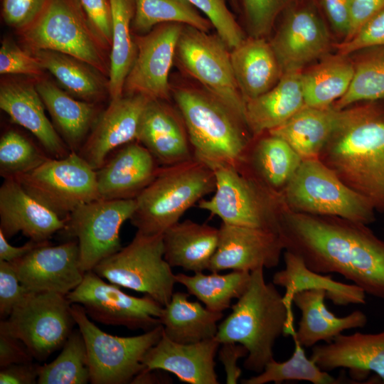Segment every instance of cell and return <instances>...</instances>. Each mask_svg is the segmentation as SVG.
<instances>
[{"instance_id": "obj_43", "label": "cell", "mask_w": 384, "mask_h": 384, "mask_svg": "<svg viewBox=\"0 0 384 384\" xmlns=\"http://www.w3.org/2000/svg\"><path fill=\"white\" fill-rule=\"evenodd\" d=\"M26 136L11 129L0 139V175L16 178L43 164L48 156Z\"/></svg>"}, {"instance_id": "obj_58", "label": "cell", "mask_w": 384, "mask_h": 384, "mask_svg": "<svg viewBox=\"0 0 384 384\" xmlns=\"http://www.w3.org/2000/svg\"><path fill=\"white\" fill-rule=\"evenodd\" d=\"M230 6L232 9L237 12V1L236 0H228Z\"/></svg>"}, {"instance_id": "obj_35", "label": "cell", "mask_w": 384, "mask_h": 384, "mask_svg": "<svg viewBox=\"0 0 384 384\" xmlns=\"http://www.w3.org/2000/svg\"><path fill=\"white\" fill-rule=\"evenodd\" d=\"M189 294L174 292L159 318L164 334L180 343H193L214 338L223 312H215L198 302L190 301Z\"/></svg>"}, {"instance_id": "obj_17", "label": "cell", "mask_w": 384, "mask_h": 384, "mask_svg": "<svg viewBox=\"0 0 384 384\" xmlns=\"http://www.w3.org/2000/svg\"><path fill=\"white\" fill-rule=\"evenodd\" d=\"M183 26L178 23H164L146 34L134 35L137 55L124 82L127 95L169 102L172 95L169 73Z\"/></svg>"}, {"instance_id": "obj_54", "label": "cell", "mask_w": 384, "mask_h": 384, "mask_svg": "<svg viewBox=\"0 0 384 384\" xmlns=\"http://www.w3.org/2000/svg\"><path fill=\"white\" fill-rule=\"evenodd\" d=\"M384 9V0H351L350 27L343 41L350 40L370 18Z\"/></svg>"}, {"instance_id": "obj_34", "label": "cell", "mask_w": 384, "mask_h": 384, "mask_svg": "<svg viewBox=\"0 0 384 384\" xmlns=\"http://www.w3.org/2000/svg\"><path fill=\"white\" fill-rule=\"evenodd\" d=\"M218 238V228L191 220L178 221L163 233L164 259L171 267L194 273L208 270Z\"/></svg>"}, {"instance_id": "obj_49", "label": "cell", "mask_w": 384, "mask_h": 384, "mask_svg": "<svg viewBox=\"0 0 384 384\" xmlns=\"http://www.w3.org/2000/svg\"><path fill=\"white\" fill-rule=\"evenodd\" d=\"M28 290L21 284L9 262L0 260V317L7 318Z\"/></svg>"}, {"instance_id": "obj_10", "label": "cell", "mask_w": 384, "mask_h": 384, "mask_svg": "<svg viewBox=\"0 0 384 384\" xmlns=\"http://www.w3.org/2000/svg\"><path fill=\"white\" fill-rule=\"evenodd\" d=\"M76 324L65 295L27 291L9 316L0 321V334L21 340L34 359L46 360L63 348Z\"/></svg>"}, {"instance_id": "obj_28", "label": "cell", "mask_w": 384, "mask_h": 384, "mask_svg": "<svg viewBox=\"0 0 384 384\" xmlns=\"http://www.w3.org/2000/svg\"><path fill=\"white\" fill-rule=\"evenodd\" d=\"M302 160L286 141L267 132L252 138L235 168L282 194Z\"/></svg>"}, {"instance_id": "obj_41", "label": "cell", "mask_w": 384, "mask_h": 384, "mask_svg": "<svg viewBox=\"0 0 384 384\" xmlns=\"http://www.w3.org/2000/svg\"><path fill=\"white\" fill-rule=\"evenodd\" d=\"M59 355L49 363L38 365V384L90 383L87 348L78 329L72 331Z\"/></svg>"}, {"instance_id": "obj_23", "label": "cell", "mask_w": 384, "mask_h": 384, "mask_svg": "<svg viewBox=\"0 0 384 384\" xmlns=\"http://www.w3.org/2000/svg\"><path fill=\"white\" fill-rule=\"evenodd\" d=\"M65 226V220L33 198L17 180L4 178L0 187V230L6 238L21 233L35 242L48 241Z\"/></svg>"}, {"instance_id": "obj_3", "label": "cell", "mask_w": 384, "mask_h": 384, "mask_svg": "<svg viewBox=\"0 0 384 384\" xmlns=\"http://www.w3.org/2000/svg\"><path fill=\"white\" fill-rule=\"evenodd\" d=\"M273 282H266L264 269L250 272L248 286L218 325L215 339L243 345L248 351L244 368L261 373L274 359V346L284 331L287 310L283 295Z\"/></svg>"}, {"instance_id": "obj_30", "label": "cell", "mask_w": 384, "mask_h": 384, "mask_svg": "<svg viewBox=\"0 0 384 384\" xmlns=\"http://www.w3.org/2000/svg\"><path fill=\"white\" fill-rule=\"evenodd\" d=\"M351 108L338 110L304 106L271 134L286 141L302 159L318 158L331 135L342 125Z\"/></svg>"}, {"instance_id": "obj_46", "label": "cell", "mask_w": 384, "mask_h": 384, "mask_svg": "<svg viewBox=\"0 0 384 384\" xmlns=\"http://www.w3.org/2000/svg\"><path fill=\"white\" fill-rule=\"evenodd\" d=\"M211 22L218 36L231 50L246 37L235 16L230 9L228 0H187Z\"/></svg>"}, {"instance_id": "obj_9", "label": "cell", "mask_w": 384, "mask_h": 384, "mask_svg": "<svg viewBox=\"0 0 384 384\" xmlns=\"http://www.w3.org/2000/svg\"><path fill=\"white\" fill-rule=\"evenodd\" d=\"M71 313L85 342L92 384L131 383L144 369V356L163 335L160 324L134 336H114L94 324L81 305L71 304Z\"/></svg>"}, {"instance_id": "obj_15", "label": "cell", "mask_w": 384, "mask_h": 384, "mask_svg": "<svg viewBox=\"0 0 384 384\" xmlns=\"http://www.w3.org/2000/svg\"><path fill=\"white\" fill-rule=\"evenodd\" d=\"M136 206V198H99L82 205L69 215L63 230L77 239L85 272L92 270L122 248L120 228L130 220Z\"/></svg>"}, {"instance_id": "obj_33", "label": "cell", "mask_w": 384, "mask_h": 384, "mask_svg": "<svg viewBox=\"0 0 384 384\" xmlns=\"http://www.w3.org/2000/svg\"><path fill=\"white\" fill-rule=\"evenodd\" d=\"M36 87L57 132L70 151L78 152L98 117L95 104L75 100L47 80L38 79Z\"/></svg>"}, {"instance_id": "obj_45", "label": "cell", "mask_w": 384, "mask_h": 384, "mask_svg": "<svg viewBox=\"0 0 384 384\" xmlns=\"http://www.w3.org/2000/svg\"><path fill=\"white\" fill-rule=\"evenodd\" d=\"M249 36L265 38L279 16L287 8L302 0H236Z\"/></svg>"}, {"instance_id": "obj_55", "label": "cell", "mask_w": 384, "mask_h": 384, "mask_svg": "<svg viewBox=\"0 0 384 384\" xmlns=\"http://www.w3.org/2000/svg\"><path fill=\"white\" fill-rule=\"evenodd\" d=\"M34 359L26 346L19 339L0 334V367L30 363Z\"/></svg>"}, {"instance_id": "obj_32", "label": "cell", "mask_w": 384, "mask_h": 384, "mask_svg": "<svg viewBox=\"0 0 384 384\" xmlns=\"http://www.w3.org/2000/svg\"><path fill=\"white\" fill-rule=\"evenodd\" d=\"M302 73H283L272 89L245 103V123L252 137L279 127L305 106Z\"/></svg>"}, {"instance_id": "obj_8", "label": "cell", "mask_w": 384, "mask_h": 384, "mask_svg": "<svg viewBox=\"0 0 384 384\" xmlns=\"http://www.w3.org/2000/svg\"><path fill=\"white\" fill-rule=\"evenodd\" d=\"M282 196L293 212L337 216L368 225L375 221L373 206L318 158L302 160Z\"/></svg>"}, {"instance_id": "obj_38", "label": "cell", "mask_w": 384, "mask_h": 384, "mask_svg": "<svg viewBox=\"0 0 384 384\" xmlns=\"http://www.w3.org/2000/svg\"><path fill=\"white\" fill-rule=\"evenodd\" d=\"M354 73V65L346 55L326 57L308 71L302 73L305 106L326 108L348 90Z\"/></svg>"}, {"instance_id": "obj_16", "label": "cell", "mask_w": 384, "mask_h": 384, "mask_svg": "<svg viewBox=\"0 0 384 384\" xmlns=\"http://www.w3.org/2000/svg\"><path fill=\"white\" fill-rule=\"evenodd\" d=\"M279 18V26L270 43L283 73L301 71L330 50L331 36L318 0H302Z\"/></svg>"}, {"instance_id": "obj_26", "label": "cell", "mask_w": 384, "mask_h": 384, "mask_svg": "<svg viewBox=\"0 0 384 384\" xmlns=\"http://www.w3.org/2000/svg\"><path fill=\"white\" fill-rule=\"evenodd\" d=\"M44 107L36 83L15 80H1V109L14 122L33 134L51 157H65L71 151L49 121Z\"/></svg>"}, {"instance_id": "obj_13", "label": "cell", "mask_w": 384, "mask_h": 384, "mask_svg": "<svg viewBox=\"0 0 384 384\" xmlns=\"http://www.w3.org/2000/svg\"><path fill=\"white\" fill-rule=\"evenodd\" d=\"M175 60L187 74L245 122V102L234 76L230 50L218 34L184 25Z\"/></svg>"}, {"instance_id": "obj_7", "label": "cell", "mask_w": 384, "mask_h": 384, "mask_svg": "<svg viewBox=\"0 0 384 384\" xmlns=\"http://www.w3.org/2000/svg\"><path fill=\"white\" fill-rule=\"evenodd\" d=\"M208 165L215 173L216 188L210 198L198 203V208L218 216L227 224L266 229L277 233L285 208L282 194L231 165Z\"/></svg>"}, {"instance_id": "obj_25", "label": "cell", "mask_w": 384, "mask_h": 384, "mask_svg": "<svg viewBox=\"0 0 384 384\" xmlns=\"http://www.w3.org/2000/svg\"><path fill=\"white\" fill-rule=\"evenodd\" d=\"M310 358L324 371L348 368L356 378L373 372L384 383V330L341 334L330 343L314 346Z\"/></svg>"}, {"instance_id": "obj_39", "label": "cell", "mask_w": 384, "mask_h": 384, "mask_svg": "<svg viewBox=\"0 0 384 384\" xmlns=\"http://www.w3.org/2000/svg\"><path fill=\"white\" fill-rule=\"evenodd\" d=\"M175 278L177 283L184 286L188 294L195 296L207 309L223 312L230 307L233 299H238L245 291L250 272L233 270L224 274L218 272L205 274L200 272L191 276L178 273Z\"/></svg>"}, {"instance_id": "obj_6", "label": "cell", "mask_w": 384, "mask_h": 384, "mask_svg": "<svg viewBox=\"0 0 384 384\" xmlns=\"http://www.w3.org/2000/svg\"><path fill=\"white\" fill-rule=\"evenodd\" d=\"M17 34L28 52H61L109 77L110 50L95 31L80 0H47L39 14Z\"/></svg>"}, {"instance_id": "obj_4", "label": "cell", "mask_w": 384, "mask_h": 384, "mask_svg": "<svg viewBox=\"0 0 384 384\" xmlns=\"http://www.w3.org/2000/svg\"><path fill=\"white\" fill-rule=\"evenodd\" d=\"M172 95L195 157L237 167L252 138L243 119L206 90L180 87Z\"/></svg>"}, {"instance_id": "obj_40", "label": "cell", "mask_w": 384, "mask_h": 384, "mask_svg": "<svg viewBox=\"0 0 384 384\" xmlns=\"http://www.w3.org/2000/svg\"><path fill=\"white\" fill-rule=\"evenodd\" d=\"M134 1L132 28L137 35L146 34L164 23H178L208 33L213 28L211 22L187 0Z\"/></svg>"}, {"instance_id": "obj_42", "label": "cell", "mask_w": 384, "mask_h": 384, "mask_svg": "<svg viewBox=\"0 0 384 384\" xmlns=\"http://www.w3.org/2000/svg\"><path fill=\"white\" fill-rule=\"evenodd\" d=\"M294 341L292 356L285 361L274 359L265 366L258 375L242 380L243 384L281 383L288 380L309 381L313 384L345 383L346 380L335 378L329 372L321 370L310 358H307L304 347Z\"/></svg>"}, {"instance_id": "obj_1", "label": "cell", "mask_w": 384, "mask_h": 384, "mask_svg": "<svg viewBox=\"0 0 384 384\" xmlns=\"http://www.w3.org/2000/svg\"><path fill=\"white\" fill-rule=\"evenodd\" d=\"M277 233L284 250L302 257L312 271L339 274L366 294L384 299V240L368 225L285 207Z\"/></svg>"}, {"instance_id": "obj_31", "label": "cell", "mask_w": 384, "mask_h": 384, "mask_svg": "<svg viewBox=\"0 0 384 384\" xmlns=\"http://www.w3.org/2000/svg\"><path fill=\"white\" fill-rule=\"evenodd\" d=\"M234 76L246 103L270 89L283 75L270 41L249 36L230 50Z\"/></svg>"}, {"instance_id": "obj_27", "label": "cell", "mask_w": 384, "mask_h": 384, "mask_svg": "<svg viewBox=\"0 0 384 384\" xmlns=\"http://www.w3.org/2000/svg\"><path fill=\"white\" fill-rule=\"evenodd\" d=\"M283 255L285 267L274 273L272 282L285 289L283 301L287 310V321L284 336H292L296 331L292 305L294 296L298 292L322 289L326 292V298L336 305L366 303V293L357 285L335 281L331 274L312 271L307 267L303 259L294 253L284 250Z\"/></svg>"}, {"instance_id": "obj_51", "label": "cell", "mask_w": 384, "mask_h": 384, "mask_svg": "<svg viewBox=\"0 0 384 384\" xmlns=\"http://www.w3.org/2000/svg\"><path fill=\"white\" fill-rule=\"evenodd\" d=\"M96 33L111 50L112 17L110 0H80Z\"/></svg>"}, {"instance_id": "obj_18", "label": "cell", "mask_w": 384, "mask_h": 384, "mask_svg": "<svg viewBox=\"0 0 384 384\" xmlns=\"http://www.w3.org/2000/svg\"><path fill=\"white\" fill-rule=\"evenodd\" d=\"M21 284L28 290L67 295L82 281L78 240L51 245L46 241L11 262Z\"/></svg>"}, {"instance_id": "obj_44", "label": "cell", "mask_w": 384, "mask_h": 384, "mask_svg": "<svg viewBox=\"0 0 384 384\" xmlns=\"http://www.w3.org/2000/svg\"><path fill=\"white\" fill-rule=\"evenodd\" d=\"M384 98V51L366 57L354 65L346 92L333 106L338 110L361 101Z\"/></svg>"}, {"instance_id": "obj_22", "label": "cell", "mask_w": 384, "mask_h": 384, "mask_svg": "<svg viewBox=\"0 0 384 384\" xmlns=\"http://www.w3.org/2000/svg\"><path fill=\"white\" fill-rule=\"evenodd\" d=\"M220 343L214 338L180 343L163 331L159 341L145 354V370H165L191 384H218L215 356Z\"/></svg>"}, {"instance_id": "obj_57", "label": "cell", "mask_w": 384, "mask_h": 384, "mask_svg": "<svg viewBox=\"0 0 384 384\" xmlns=\"http://www.w3.org/2000/svg\"><path fill=\"white\" fill-rule=\"evenodd\" d=\"M45 242H38L29 240V241L22 246H12L8 242L7 238L0 230V260L12 262L23 257L32 250Z\"/></svg>"}, {"instance_id": "obj_36", "label": "cell", "mask_w": 384, "mask_h": 384, "mask_svg": "<svg viewBox=\"0 0 384 384\" xmlns=\"http://www.w3.org/2000/svg\"><path fill=\"white\" fill-rule=\"evenodd\" d=\"M49 71L67 92L81 100L94 103L108 90V81L89 64L65 53L52 50L29 52Z\"/></svg>"}, {"instance_id": "obj_2", "label": "cell", "mask_w": 384, "mask_h": 384, "mask_svg": "<svg viewBox=\"0 0 384 384\" xmlns=\"http://www.w3.org/2000/svg\"><path fill=\"white\" fill-rule=\"evenodd\" d=\"M376 211L384 212V111L373 105L351 108L318 157Z\"/></svg>"}, {"instance_id": "obj_5", "label": "cell", "mask_w": 384, "mask_h": 384, "mask_svg": "<svg viewBox=\"0 0 384 384\" xmlns=\"http://www.w3.org/2000/svg\"><path fill=\"white\" fill-rule=\"evenodd\" d=\"M215 188L213 170L196 158L160 166L151 182L136 198L137 206L129 220L144 235H162Z\"/></svg>"}, {"instance_id": "obj_20", "label": "cell", "mask_w": 384, "mask_h": 384, "mask_svg": "<svg viewBox=\"0 0 384 384\" xmlns=\"http://www.w3.org/2000/svg\"><path fill=\"white\" fill-rule=\"evenodd\" d=\"M149 100L141 95L111 100L77 153L93 169H99L111 152L136 140L142 114Z\"/></svg>"}, {"instance_id": "obj_11", "label": "cell", "mask_w": 384, "mask_h": 384, "mask_svg": "<svg viewBox=\"0 0 384 384\" xmlns=\"http://www.w3.org/2000/svg\"><path fill=\"white\" fill-rule=\"evenodd\" d=\"M164 255L163 234L146 235L137 231L127 245L92 270L109 282L144 293L164 306L177 282Z\"/></svg>"}, {"instance_id": "obj_19", "label": "cell", "mask_w": 384, "mask_h": 384, "mask_svg": "<svg viewBox=\"0 0 384 384\" xmlns=\"http://www.w3.org/2000/svg\"><path fill=\"white\" fill-rule=\"evenodd\" d=\"M217 249L210 272H252L277 267L284 247L279 235L272 230L221 223Z\"/></svg>"}, {"instance_id": "obj_14", "label": "cell", "mask_w": 384, "mask_h": 384, "mask_svg": "<svg viewBox=\"0 0 384 384\" xmlns=\"http://www.w3.org/2000/svg\"><path fill=\"white\" fill-rule=\"evenodd\" d=\"M66 297L71 304L81 305L90 318L106 325L146 331L161 324L163 306L152 297L127 294L92 270L85 272L82 282Z\"/></svg>"}, {"instance_id": "obj_21", "label": "cell", "mask_w": 384, "mask_h": 384, "mask_svg": "<svg viewBox=\"0 0 384 384\" xmlns=\"http://www.w3.org/2000/svg\"><path fill=\"white\" fill-rule=\"evenodd\" d=\"M136 140L160 166L196 158L182 116L178 108L167 101L148 102L139 120Z\"/></svg>"}, {"instance_id": "obj_12", "label": "cell", "mask_w": 384, "mask_h": 384, "mask_svg": "<svg viewBox=\"0 0 384 384\" xmlns=\"http://www.w3.org/2000/svg\"><path fill=\"white\" fill-rule=\"evenodd\" d=\"M14 178L33 198L65 220L82 205L100 198L96 171L75 151L63 158L48 157Z\"/></svg>"}, {"instance_id": "obj_47", "label": "cell", "mask_w": 384, "mask_h": 384, "mask_svg": "<svg viewBox=\"0 0 384 384\" xmlns=\"http://www.w3.org/2000/svg\"><path fill=\"white\" fill-rule=\"evenodd\" d=\"M45 70L39 60L28 50L9 39L2 41L0 48L1 75H25L40 78Z\"/></svg>"}, {"instance_id": "obj_24", "label": "cell", "mask_w": 384, "mask_h": 384, "mask_svg": "<svg viewBox=\"0 0 384 384\" xmlns=\"http://www.w3.org/2000/svg\"><path fill=\"white\" fill-rule=\"evenodd\" d=\"M159 166L137 140L121 146L96 170L100 198H136L154 179Z\"/></svg>"}, {"instance_id": "obj_37", "label": "cell", "mask_w": 384, "mask_h": 384, "mask_svg": "<svg viewBox=\"0 0 384 384\" xmlns=\"http://www.w3.org/2000/svg\"><path fill=\"white\" fill-rule=\"evenodd\" d=\"M112 17V41L108 80L111 100L123 96L126 78L137 55L132 24L135 14L134 0H110Z\"/></svg>"}, {"instance_id": "obj_52", "label": "cell", "mask_w": 384, "mask_h": 384, "mask_svg": "<svg viewBox=\"0 0 384 384\" xmlns=\"http://www.w3.org/2000/svg\"><path fill=\"white\" fill-rule=\"evenodd\" d=\"M318 1L334 30L345 38L350 27L351 0Z\"/></svg>"}, {"instance_id": "obj_50", "label": "cell", "mask_w": 384, "mask_h": 384, "mask_svg": "<svg viewBox=\"0 0 384 384\" xmlns=\"http://www.w3.org/2000/svg\"><path fill=\"white\" fill-rule=\"evenodd\" d=\"M47 0H1L4 21L16 31L32 21L41 11Z\"/></svg>"}, {"instance_id": "obj_48", "label": "cell", "mask_w": 384, "mask_h": 384, "mask_svg": "<svg viewBox=\"0 0 384 384\" xmlns=\"http://www.w3.org/2000/svg\"><path fill=\"white\" fill-rule=\"evenodd\" d=\"M384 46V9L366 22L348 41L336 43L337 54L346 55L358 50Z\"/></svg>"}, {"instance_id": "obj_53", "label": "cell", "mask_w": 384, "mask_h": 384, "mask_svg": "<svg viewBox=\"0 0 384 384\" xmlns=\"http://www.w3.org/2000/svg\"><path fill=\"white\" fill-rule=\"evenodd\" d=\"M218 358L222 363L225 373V383L235 384L242 374V370L238 365L240 358L246 357L247 349L242 344L233 342L220 343Z\"/></svg>"}, {"instance_id": "obj_56", "label": "cell", "mask_w": 384, "mask_h": 384, "mask_svg": "<svg viewBox=\"0 0 384 384\" xmlns=\"http://www.w3.org/2000/svg\"><path fill=\"white\" fill-rule=\"evenodd\" d=\"M38 376V365L30 363L11 364L1 368V384H35Z\"/></svg>"}, {"instance_id": "obj_29", "label": "cell", "mask_w": 384, "mask_h": 384, "mask_svg": "<svg viewBox=\"0 0 384 384\" xmlns=\"http://www.w3.org/2000/svg\"><path fill=\"white\" fill-rule=\"evenodd\" d=\"M326 292L311 289L297 293L293 304L301 312L298 329L291 336L304 348H311L318 342H331L343 331L366 326L368 319L360 310L338 317L327 309Z\"/></svg>"}]
</instances>
